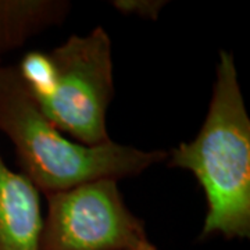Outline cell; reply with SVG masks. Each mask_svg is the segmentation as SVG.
Segmentation results:
<instances>
[{"label": "cell", "mask_w": 250, "mask_h": 250, "mask_svg": "<svg viewBox=\"0 0 250 250\" xmlns=\"http://www.w3.org/2000/svg\"><path fill=\"white\" fill-rule=\"evenodd\" d=\"M190 171L205 192L200 239L250 238V118L232 53L220 50L211 100L200 131L166 161Z\"/></svg>", "instance_id": "obj_1"}, {"label": "cell", "mask_w": 250, "mask_h": 250, "mask_svg": "<svg viewBox=\"0 0 250 250\" xmlns=\"http://www.w3.org/2000/svg\"><path fill=\"white\" fill-rule=\"evenodd\" d=\"M0 132L13 143L22 174L45 195L88 181L139 175L168 159L108 141L88 146L57 129L28 95L14 65L0 64Z\"/></svg>", "instance_id": "obj_2"}, {"label": "cell", "mask_w": 250, "mask_h": 250, "mask_svg": "<svg viewBox=\"0 0 250 250\" xmlns=\"http://www.w3.org/2000/svg\"><path fill=\"white\" fill-rule=\"evenodd\" d=\"M14 67L38 108L62 134L88 146L111 141L106 118L114 72L104 28L71 35L49 52H27Z\"/></svg>", "instance_id": "obj_3"}, {"label": "cell", "mask_w": 250, "mask_h": 250, "mask_svg": "<svg viewBox=\"0 0 250 250\" xmlns=\"http://www.w3.org/2000/svg\"><path fill=\"white\" fill-rule=\"evenodd\" d=\"M46 196L41 250H159L111 178Z\"/></svg>", "instance_id": "obj_4"}, {"label": "cell", "mask_w": 250, "mask_h": 250, "mask_svg": "<svg viewBox=\"0 0 250 250\" xmlns=\"http://www.w3.org/2000/svg\"><path fill=\"white\" fill-rule=\"evenodd\" d=\"M39 193L0 156V250H41L43 213Z\"/></svg>", "instance_id": "obj_5"}, {"label": "cell", "mask_w": 250, "mask_h": 250, "mask_svg": "<svg viewBox=\"0 0 250 250\" xmlns=\"http://www.w3.org/2000/svg\"><path fill=\"white\" fill-rule=\"evenodd\" d=\"M70 9L67 0H0V64L4 54L62 24Z\"/></svg>", "instance_id": "obj_6"}, {"label": "cell", "mask_w": 250, "mask_h": 250, "mask_svg": "<svg viewBox=\"0 0 250 250\" xmlns=\"http://www.w3.org/2000/svg\"><path fill=\"white\" fill-rule=\"evenodd\" d=\"M167 0H113L111 7L124 16L156 21L161 10L167 6Z\"/></svg>", "instance_id": "obj_7"}]
</instances>
